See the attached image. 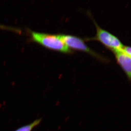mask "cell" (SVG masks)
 I'll use <instances>...</instances> for the list:
<instances>
[{"mask_svg": "<svg viewBox=\"0 0 131 131\" xmlns=\"http://www.w3.org/2000/svg\"><path fill=\"white\" fill-rule=\"evenodd\" d=\"M32 41L38 43L49 50L65 54H71L73 51L64 43L61 34H51L45 33L29 32Z\"/></svg>", "mask_w": 131, "mask_h": 131, "instance_id": "6da1fadb", "label": "cell"}, {"mask_svg": "<svg viewBox=\"0 0 131 131\" xmlns=\"http://www.w3.org/2000/svg\"><path fill=\"white\" fill-rule=\"evenodd\" d=\"M117 63L131 82V58L122 50L114 52Z\"/></svg>", "mask_w": 131, "mask_h": 131, "instance_id": "277c9868", "label": "cell"}, {"mask_svg": "<svg viewBox=\"0 0 131 131\" xmlns=\"http://www.w3.org/2000/svg\"><path fill=\"white\" fill-rule=\"evenodd\" d=\"M61 34V37L64 43L70 50L84 52L90 54L100 61L105 62L107 61V59L105 58L89 47L84 43V40L74 35Z\"/></svg>", "mask_w": 131, "mask_h": 131, "instance_id": "3957f363", "label": "cell"}, {"mask_svg": "<svg viewBox=\"0 0 131 131\" xmlns=\"http://www.w3.org/2000/svg\"><path fill=\"white\" fill-rule=\"evenodd\" d=\"M0 28L14 31L16 32L19 33H20L21 32V31H20V30L18 29V28L11 27L3 25H0Z\"/></svg>", "mask_w": 131, "mask_h": 131, "instance_id": "8992f818", "label": "cell"}, {"mask_svg": "<svg viewBox=\"0 0 131 131\" xmlns=\"http://www.w3.org/2000/svg\"><path fill=\"white\" fill-rule=\"evenodd\" d=\"M122 50L131 58V47L124 46Z\"/></svg>", "mask_w": 131, "mask_h": 131, "instance_id": "52a82bcc", "label": "cell"}, {"mask_svg": "<svg viewBox=\"0 0 131 131\" xmlns=\"http://www.w3.org/2000/svg\"><path fill=\"white\" fill-rule=\"evenodd\" d=\"M96 28V34L93 38H85L86 41H99L107 49L114 52L121 50L124 46L118 38L106 30L101 28L93 17L91 16Z\"/></svg>", "mask_w": 131, "mask_h": 131, "instance_id": "7a4b0ae2", "label": "cell"}, {"mask_svg": "<svg viewBox=\"0 0 131 131\" xmlns=\"http://www.w3.org/2000/svg\"><path fill=\"white\" fill-rule=\"evenodd\" d=\"M41 121L42 119H38L30 124L21 127L14 131H31L34 127L37 126L40 124Z\"/></svg>", "mask_w": 131, "mask_h": 131, "instance_id": "5b68a950", "label": "cell"}]
</instances>
